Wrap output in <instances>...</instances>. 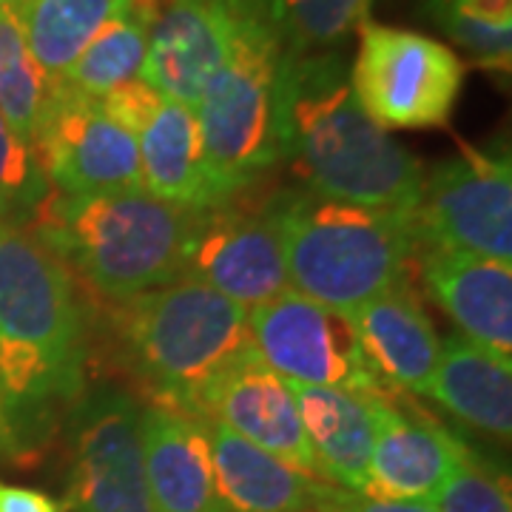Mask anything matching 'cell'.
<instances>
[{
	"label": "cell",
	"mask_w": 512,
	"mask_h": 512,
	"mask_svg": "<svg viewBox=\"0 0 512 512\" xmlns=\"http://www.w3.org/2000/svg\"><path fill=\"white\" fill-rule=\"evenodd\" d=\"M220 512H322L330 487L208 419Z\"/></svg>",
	"instance_id": "d6986e66"
},
{
	"label": "cell",
	"mask_w": 512,
	"mask_h": 512,
	"mask_svg": "<svg viewBox=\"0 0 512 512\" xmlns=\"http://www.w3.org/2000/svg\"><path fill=\"white\" fill-rule=\"evenodd\" d=\"M6 3H12V0H0V6H6Z\"/></svg>",
	"instance_id": "e575fe53"
},
{
	"label": "cell",
	"mask_w": 512,
	"mask_h": 512,
	"mask_svg": "<svg viewBox=\"0 0 512 512\" xmlns=\"http://www.w3.org/2000/svg\"><path fill=\"white\" fill-rule=\"evenodd\" d=\"M49 194L32 148L0 117V220L23 222Z\"/></svg>",
	"instance_id": "83f0119b"
},
{
	"label": "cell",
	"mask_w": 512,
	"mask_h": 512,
	"mask_svg": "<svg viewBox=\"0 0 512 512\" xmlns=\"http://www.w3.org/2000/svg\"><path fill=\"white\" fill-rule=\"evenodd\" d=\"M350 322L367 370L384 393H427L441 342L407 279L356 308Z\"/></svg>",
	"instance_id": "e0dca14e"
},
{
	"label": "cell",
	"mask_w": 512,
	"mask_h": 512,
	"mask_svg": "<svg viewBox=\"0 0 512 512\" xmlns=\"http://www.w3.org/2000/svg\"><path fill=\"white\" fill-rule=\"evenodd\" d=\"M464 86V63L433 37L362 23L350 89L367 117L390 128H444Z\"/></svg>",
	"instance_id": "52a82bcc"
},
{
	"label": "cell",
	"mask_w": 512,
	"mask_h": 512,
	"mask_svg": "<svg viewBox=\"0 0 512 512\" xmlns=\"http://www.w3.org/2000/svg\"><path fill=\"white\" fill-rule=\"evenodd\" d=\"M46 183L63 194L143 188L137 137L117 126L100 100L55 80L32 140Z\"/></svg>",
	"instance_id": "30bf717a"
},
{
	"label": "cell",
	"mask_w": 512,
	"mask_h": 512,
	"mask_svg": "<svg viewBox=\"0 0 512 512\" xmlns=\"http://www.w3.org/2000/svg\"><path fill=\"white\" fill-rule=\"evenodd\" d=\"M322 512H436V507L430 501H379L333 484Z\"/></svg>",
	"instance_id": "4dcf8cb0"
},
{
	"label": "cell",
	"mask_w": 512,
	"mask_h": 512,
	"mask_svg": "<svg viewBox=\"0 0 512 512\" xmlns=\"http://www.w3.org/2000/svg\"><path fill=\"white\" fill-rule=\"evenodd\" d=\"M140 424L151 512H220L208 419L174 404L146 402Z\"/></svg>",
	"instance_id": "2e32d148"
},
{
	"label": "cell",
	"mask_w": 512,
	"mask_h": 512,
	"mask_svg": "<svg viewBox=\"0 0 512 512\" xmlns=\"http://www.w3.org/2000/svg\"><path fill=\"white\" fill-rule=\"evenodd\" d=\"M55 80L32 55L18 12L0 6V117L32 148Z\"/></svg>",
	"instance_id": "d4e9b609"
},
{
	"label": "cell",
	"mask_w": 512,
	"mask_h": 512,
	"mask_svg": "<svg viewBox=\"0 0 512 512\" xmlns=\"http://www.w3.org/2000/svg\"><path fill=\"white\" fill-rule=\"evenodd\" d=\"M470 447L421 407L376 396V436L362 495L379 501H433Z\"/></svg>",
	"instance_id": "5bb4252c"
},
{
	"label": "cell",
	"mask_w": 512,
	"mask_h": 512,
	"mask_svg": "<svg viewBox=\"0 0 512 512\" xmlns=\"http://www.w3.org/2000/svg\"><path fill=\"white\" fill-rule=\"evenodd\" d=\"M248 0H163L148 29L143 80L165 100L197 109L231 55Z\"/></svg>",
	"instance_id": "4fadbf2b"
},
{
	"label": "cell",
	"mask_w": 512,
	"mask_h": 512,
	"mask_svg": "<svg viewBox=\"0 0 512 512\" xmlns=\"http://www.w3.org/2000/svg\"><path fill=\"white\" fill-rule=\"evenodd\" d=\"M421 279L461 336L501 359L512 353V268L481 256L421 245Z\"/></svg>",
	"instance_id": "ac0fdd59"
},
{
	"label": "cell",
	"mask_w": 512,
	"mask_h": 512,
	"mask_svg": "<svg viewBox=\"0 0 512 512\" xmlns=\"http://www.w3.org/2000/svg\"><path fill=\"white\" fill-rule=\"evenodd\" d=\"M433 9H456L470 18L512 23V0H436Z\"/></svg>",
	"instance_id": "d6a6232c"
},
{
	"label": "cell",
	"mask_w": 512,
	"mask_h": 512,
	"mask_svg": "<svg viewBox=\"0 0 512 512\" xmlns=\"http://www.w3.org/2000/svg\"><path fill=\"white\" fill-rule=\"evenodd\" d=\"M0 456L18 458L15 441H12V433H9V424H6V416H3V407H0Z\"/></svg>",
	"instance_id": "836d02e7"
},
{
	"label": "cell",
	"mask_w": 512,
	"mask_h": 512,
	"mask_svg": "<svg viewBox=\"0 0 512 512\" xmlns=\"http://www.w3.org/2000/svg\"><path fill=\"white\" fill-rule=\"evenodd\" d=\"M160 6L163 0H128L120 15L92 37V43L60 80L94 100L137 80L146 63L148 29Z\"/></svg>",
	"instance_id": "603a6c76"
},
{
	"label": "cell",
	"mask_w": 512,
	"mask_h": 512,
	"mask_svg": "<svg viewBox=\"0 0 512 512\" xmlns=\"http://www.w3.org/2000/svg\"><path fill=\"white\" fill-rule=\"evenodd\" d=\"M436 512H512L507 476L467 450L430 501Z\"/></svg>",
	"instance_id": "4316f807"
},
{
	"label": "cell",
	"mask_w": 512,
	"mask_h": 512,
	"mask_svg": "<svg viewBox=\"0 0 512 512\" xmlns=\"http://www.w3.org/2000/svg\"><path fill=\"white\" fill-rule=\"evenodd\" d=\"M0 512H66L52 495L0 481Z\"/></svg>",
	"instance_id": "1f68e13d"
},
{
	"label": "cell",
	"mask_w": 512,
	"mask_h": 512,
	"mask_svg": "<svg viewBox=\"0 0 512 512\" xmlns=\"http://www.w3.org/2000/svg\"><path fill=\"white\" fill-rule=\"evenodd\" d=\"M194 217V208L157 200L143 188L100 194L52 188L26 228L97 296L123 302L183 279Z\"/></svg>",
	"instance_id": "3957f363"
},
{
	"label": "cell",
	"mask_w": 512,
	"mask_h": 512,
	"mask_svg": "<svg viewBox=\"0 0 512 512\" xmlns=\"http://www.w3.org/2000/svg\"><path fill=\"white\" fill-rule=\"evenodd\" d=\"M137 151L143 191L180 208H211L214 197L194 109L163 100L137 131Z\"/></svg>",
	"instance_id": "7402d4cb"
},
{
	"label": "cell",
	"mask_w": 512,
	"mask_h": 512,
	"mask_svg": "<svg viewBox=\"0 0 512 512\" xmlns=\"http://www.w3.org/2000/svg\"><path fill=\"white\" fill-rule=\"evenodd\" d=\"M128 0H12L26 43L52 80L72 69L92 37L120 15Z\"/></svg>",
	"instance_id": "cb8c5ba5"
},
{
	"label": "cell",
	"mask_w": 512,
	"mask_h": 512,
	"mask_svg": "<svg viewBox=\"0 0 512 512\" xmlns=\"http://www.w3.org/2000/svg\"><path fill=\"white\" fill-rule=\"evenodd\" d=\"M288 55L336 52L367 23L373 0H256Z\"/></svg>",
	"instance_id": "484cf974"
},
{
	"label": "cell",
	"mask_w": 512,
	"mask_h": 512,
	"mask_svg": "<svg viewBox=\"0 0 512 512\" xmlns=\"http://www.w3.org/2000/svg\"><path fill=\"white\" fill-rule=\"evenodd\" d=\"M291 390L319 478L350 493H362L376 436V396L382 393L293 382Z\"/></svg>",
	"instance_id": "ffe728a7"
},
{
	"label": "cell",
	"mask_w": 512,
	"mask_h": 512,
	"mask_svg": "<svg viewBox=\"0 0 512 512\" xmlns=\"http://www.w3.org/2000/svg\"><path fill=\"white\" fill-rule=\"evenodd\" d=\"M163 100V94L154 92L143 77H137V80H131L126 86L109 92L106 97H100V106L106 109V114L117 126H123L128 134L137 137V131L146 126L148 117L160 109Z\"/></svg>",
	"instance_id": "f546056e"
},
{
	"label": "cell",
	"mask_w": 512,
	"mask_h": 512,
	"mask_svg": "<svg viewBox=\"0 0 512 512\" xmlns=\"http://www.w3.org/2000/svg\"><path fill=\"white\" fill-rule=\"evenodd\" d=\"M291 288L330 311L353 313L407 279L419 248L416 214H387L311 191L274 197Z\"/></svg>",
	"instance_id": "5b68a950"
},
{
	"label": "cell",
	"mask_w": 512,
	"mask_h": 512,
	"mask_svg": "<svg viewBox=\"0 0 512 512\" xmlns=\"http://www.w3.org/2000/svg\"><path fill=\"white\" fill-rule=\"evenodd\" d=\"M285 46L248 0L231 55L205 86L197 103L211 205L231 200L259 174L282 163V66Z\"/></svg>",
	"instance_id": "8992f818"
},
{
	"label": "cell",
	"mask_w": 512,
	"mask_h": 512,
	"mask_svg": "<svg viewBox=\"0 0 512 512\" xmlns=\"http://www.w3.org/2000/svg\"><path fill=\"white\" fill-rule=\"evenodd\" d=\"M259 359L293 384L384 393L370 376L350 313L330 311L302 293L285 291L248 311Z\"/></svg>",
	"instance_id": "8fae6325"
},
{
	"label": "cell",
	"mask_w": 512,
	"mask_h": 512,
	"mask_svg": "<svg viewBox=\"0 0 512 512\" xmlns=\"http://www.w3.org/2000/svg\"><path fill=\"white\" fill-rule=\"evenodd\" d=\"M202 416L220 421L231 433L256 444L259 450L319 478V467L299 419L291 382L265 365L259 353L239 362L208 393Z\"/></svg>",
	"instance_id": "9a60e30c"
},
{
	"label": "cell",
	"mask_w": 512,
	"mask_h": 512,
	"mask_svg": "<svg viewBox=\"0 0 512 512\" xmlns=\"http://www.w3.org/2000/svg\"><path fill=\"white\" fill-rule=\"evenodd\" d=\"M433 3H436V0H433Z\"/></svg>",
	"instance_id": "d590c367"
},
{
	"label": "cell",
	"mask_w": 512,
	"mask_h": 512,
	"mask_svg": "<svg viewBox=\"0 0 512 512\" xmlns=\"http://www.w3.org/2000/svg\"><path fill=\"white\" fill-rule=\"evenodd\" d=\"M282 163L305 191L387 214H416L419 160L356 103L339 52L285 55L282 66Z\"/></svg>",
	"instance_id": "7a4b0ae2"
},
{
	"label": "cell",
	"mask_w": 512,
	"mask_h": 512,
	"mask_svg": "<svg viewBox=\"0 0 512 512\" xmlns=\"http://www.w3.org/2000/svg\"><path fill=\"white\" fill-rule=\"evenodd\" d=\"M140 404L97 387L74 407L69 512H151Z\"/></svg>",
	"instance_id": "9c48e42d"
},
{
	"label": "cell",
	"mask_w": 512,
	"mask_h": 512,
	"mask_svg": "<svg viewBox=\"0 0 512 512\" xmlns=\"http://www.w3.org/2000/svg\"><path fill=\"white\" fill-rule=\"evenodd\" d=\"M86 311L72 274L23 222L0 220V407L18 458L83 390Z\"/></svg>",
	"instance_id": "6da1fadb"
},
{
	"label": "cell",
	"mask_w": 512,
	"mask_h": 512,
	"mask_svg": "<svg viewBox=\"0 0 512 512\" xmlns=\"http://www.w3.org/2000/svg\"><path fill=\"white\" fill-rule=\"evenodd\" d=\"M441 29L450 35L458 49H464L481 69L510 72L512 60V23L470 18L456 9H433Z\"/></svg>",
	"instance_id": "f1b7e54d"
},
{
	"label": "cell",
	"mask_w": 512,
	"mask_h": 512,
	"mask_svg": "<svg viewBox=\"0 0 512 512\" xmlns=\"http://www.w3.org/2000/svg\"><path fill=\"white\" fill-rule=\"evenodd\" d=\"M109 325L148 402L200 416L208 393L256 353L248 308L188 276L114 302Z\"/></svg>",
	"instance_id": "277c9868"
},
{
	"label": "cell",
	"mask_w": 512,
	"mask_h": 512,
	"mask_svg": "<svg viewBox=\"0 0 512 512\" xmlns=\"http://www.w3.org/2000/svg\"><path fill=\"white\" fill-rule=\"evenodd\" d=\"M419 245L512 262L510 157L464 148L421 183Z\"/></svg>",
	"instance_id": "ba28073f"
},
{
	"label": "cell",
	"mask_w": 512,
	"mask_h": 512,
	"mask_svg": "<svg viewBox=\"0 0 512 512\" xmlns=\"http://www.w3.org/2000/svg\"><path fill=\"white\" fill-rule=\"evenodd\" d=\"M185 276L234 299L242 308L265 305L291 291L274 200L251 208L231 197L200 208L194 217Z\"/></svg>",
	"instance_id": "7c38bea8"
},
{
	"label": "cell",
	"mask_w": 512,
	"mask_h": 512,
	"mask_svg": "<svg viewBox=\"0 0 512 512\" xmlns=\"http://www.w3.org/2000/svg\"><path fill=\"white\" fill-rule=\"evenodd\" d=\"M424 396L436 399L444 410L481 433L510 439L512 362L478 348L467 336L458 333L444 339Z\"/></svg>",
	"instance_id": "44dd1931"
}]
</instances>
